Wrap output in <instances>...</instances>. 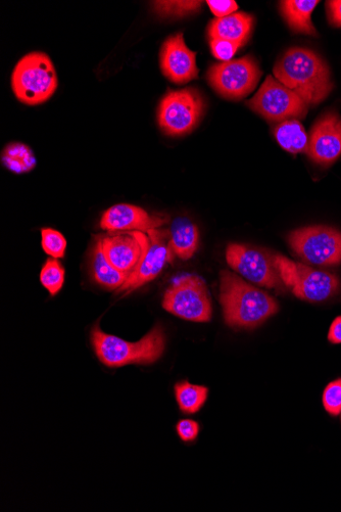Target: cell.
Returning a JSON list of instances; mask_svg holds the SVG:
<instances>
[{
	"label": "cell",
	"instance_id": "cell-25",
	"mask_svg": "<svg viewBox=\"0 0 341 512\" xmlns=\"http://www.w3.org/2000/svg\"><path fill=\"white\" fill-rule=\"evenodd\" d=\"M41 244L46 255L60 259L66 254L67 241L60 231L52 228L41 230Z\"/></svg>",
	"mask_w": 341,
	"mask_h": 512
},
{
	"label": "cell",
	"instance_id": "cell-11",
	"mask_svg": "<svg viewBox=\"0 0 341 512\" xmlns=\"http://www.w3.org/2000/svg\"><path fill=\"white\" fill-rule=\"evenodd\" d=\"M248 107L270 122L281 123L286 120L304 119L309 107L297 95L272 76H268L256 93L247 102Z\"/></svg>",
	"mask_w": 341,
	"mask_h": 512
},
{
	"label": "cell",
	"instance_id": "cell-9",
	"mask_svg": "<svg viewBox=\"0 0 341 512\" xmlns=\"http://www.w3.org/2000/svg\"><path fill=\"white\" fill-rule=\"evenodd\" d=\"M142 245V257L125 284L118 290L124 296L154 281L166 264L175 257L170 249V234L166 230L136 231Z\"/></svg>",
	"mask_w": 341,
	"mask_h": 512
},
{
	"label": "cell",
	"instance_id": "cell-18",
	"mask_svg": "<svg viewBox=\"0 0 341 512\" xmlns=\"http://www.w3.org/2000/svg\"><path fill=\"white\" fill-rule=\"evenodd\" d=\"M319 3L318 0H285L280 3L281 14L291 30L316 37L312 14Z\"/></svg>",
	"mask_w": 341,
	"mask_h": 512
},
{
	"label": "cell",
	"instance_id": "cell-5",
	"mask_svg": "<svg viewBox=\"0 0 341 512\" xmlns=\"http://www.w3.org/2000/svg\"><path fill=\"white\" fill-rule=\"evenodd\" d=\"M273 260L281 281L301 300L320 303L339 292V278L332 273L316 270L281 255L274 256Z\"/></svg>",
	"mask_w": 341,
	"mask_h": 512
},
{
	"label": "cell",
	"instance_id": "cell-24",
	"mask_svg": "<svg viewBox=\"0 0 341 512\" xmlns=\"http://www.w3.org/2000/svg\"><path fill=\"white\" fill-rule=\"evenodd\" d=\"M65 269L55 258L47 259L40 272V282L52 297L57 296L65 284Z\"/></svg>",
	"mask_w": 341,
	"mask_h": 512
},
{
	"label": "cell",
	"instance_id": "cell-26",
	"mask_svg": "<svg viewBox=\"0 0 341 512\" xmlns=\"http://www.w3.org/2000/svg\"><path fill=\"white\" fill-rule=\"evenodd\" d=\"M202 2H154L153 7L161 16L183 17L201 10Z\"/></svg>",
	"mask_w": 341,
	"mask_h": 512
},
{
	"label": "cell",
	"instance_id": "cell-10",
	"mask_svg": "<svg viewBox=\"0 0 341 512\" xmlns=\"http://www.w3.org/2000/svg\"><path fill=\"white\" fill-rule=\"evenodd\" d=\"M262 71L252 56L214 64L207 73L213 89L222 98L239 101L257 87Z\"/></svg>",
	"mask_w": 341,
	"mask_h": 512
},
{
	"label": "cell",
	"instance_id": "cell-15",
	"mask_svg": "<svg viewBox=\"0 0 341 512\" xmlns=\"http://www.w3.org/2000/svg\"><path fill=\"white\" fill-rule=\"evenodd\" d=\"M99 240L108 261L129 276L142 257V245L137 232H109L108 236H102Z\"/></svg>",
	"mask_w": 341,
	"mask_h": 512
},
{
	"label": "cell",
	"instance_id": "cell-8",
	"mask_svg": "<svg viewBox=\"0 0 341 512\" xmlns=\"http://www.w3.org/2000/svg\"><path fill=\"white\" fill-rule=\"evenodd\" d=\"M288 244L303 260L318 266L341 263V232L333 227L317 225L290 232Z\"/></svg>",
	"mask_w": 341,
	"mask_h": 512
},
{
	"label": "cell",
	"instance_id": "cell-30",
	"mask_svg": "<svg viewBox=\"0 0 341 512\" xmlns=\"http://www.w3.org/2000/svg\"><path fill=\"white\" fill-rule=\"evenodd\" d=\"M207 4L217 18H225L238 10L237 4L232 0H209Z\"/></svg>",
	"mask_w": 341,
	"mask_h": 512
},
{
	"label": "cell",
	"instance_id": "cell-12",
	"mask_svg": "<svg viewBox=\"0 0 341 512\" xmlns=\"http://www.w3.org/2000/svg\"><path fill=\"white\" fill-rule=\"evenodd\" d=\"M229 266L249 282L268 289L279 288L281 278L273 258L264 252L239 244H230L226 250Z\"/></svg>",
	"mask_w": 341,
	"mask_h": 512
},
{
	"label": "cell",
	"instance_id": "cell-16",
	"mask_svg": "<svg viewBox=\"0 0 341 512\" xmlns=\"http://www.w3.org/2000/svg\"><path fill=\"white\" fill-rule=\"evenodd\" d=\"M168 220L152 216L140 207L120 204L107 210L101 220V227L108 232H148L158 229Z\"/></svg>",
	"mask_w": 341,
	"mask_h": 512
},
{
	"label": "cell",
	"instance_id": "cell-23",
	"mask_svg": "<svg viewBox=\"0 0 341 512\" xmlns=\"http://www.w3.org/2000/svg\"><path fill=\"white\" fill-rule=\"evenodd\" d=\"M179 409L185 414H196L206 404L209 389L204 386L192 385L186 381L177 383L174 388Z\"/></svg>",
	"mask_w": 341,
	"mask_h": 512
},
{
	"label": "cell",
	"instance_id": "cell-21",
	"mask_svg": "<svg viewBox=\"0 0 341 512\" xmlns=\"http://www.w3.org/2000/svg\"><path fill=\"white\" fill-rule=\"evenodd\" d=\"M273 134L280 147L291 154L307 153L309 136L303 124L297 120H286L278 123Z\"/></svg>",
	"mask_w": 341,
	"mask_h": 512
},
{
	"label": "cell",
	"instance_id": "cell-14",
	"mask_svg": "<svg viewBox=\"0 0 341 512\" xmlns=\"http://www.w3.org/2000/svg\"><path fill=\"white\" fill-rule=\"evenodd\" d=\"M163 74L173 83L185 84L199 78L197 53L190 51L182 33L170 36L160 53Z\"/></svg>",
	"mask_w": 341,
	"mask_h": 512
},
{
	"label": "cell",
	"instance_id": "cell-19",
	"mask_svg": "<svg viewBox=\"0 0 341 512\" xmlns=\"http://www.w3.org/2000/svg\"><path fill=\"white\" fill-rule=\"evenodd\" d=\"M200 234L196 224L187 219H177L170 232L169 246L174 256L190 259L199 248Z\"/></svg>",
	"mask_w": 341,
	"mask_h": 512
},
{
	"label": "cell",
	"instance_id": "cell-1",
	"mask_svg": "<svg viewBox=\"0 0 341 512\" xmlns=\"http://www.w3.org/2000/svg\"><path fill=\"white\" fill-rule=\"evenodd\" d=\"M273 73L277 81L296 92L309 108L326 100L334 87L326 61L305 48L286 51Z\"/></svg>",
	"mask_w": 341,
	"mask_h": 512
},
{
	"label": "cell",
	"instance_id": "cell-29",
	"mask_svg": "<svg viewBox=\"0 0 341 512\" xmlns=\"http://www.w3.org/2000/svg\"><path fill=\"white\" fill-rule=\"evenodd\" d=\"M201 427L199 423L192 420H182L176 426V432L179 438L185 443L196 441L200 435Z\"/></svg>",
	"mask_w": 341,
	"mask_h": 512
},
{
	"label": "cell",
	"instance_id": "cell-20",
	"mask_svg": "<svg viewBox=\"0 0 341 512\" xmlns=\"http://www.w3.org/2000/svg\"><path fill=\"white\" fill-rule=\"evenodd\" d=\"M91 269L94 281L110 291L119 290L127 281L128 275L116 269L106 258L101 242L97 238L91 256Z\"/></svg>",
	"mask_w": 341,
	"mask_h": 512
},
{
	"label": "cell",
	"instance_id": "cell-7",
	"mask_svg": "<svg viewBox=\"0 0 341 512\" xmlns=\"http://www.w3.org/2000/svg\"><path fill=\"white\" fill-rule=\"evenodd\" d=\"M206 105L199 90H169L158 109V122L170 136L190 133L202 120Z\"/></svg>",
	"mask_w": 341,
	"mask_h": 512
},
{
	"label": "cell",
	"instance_id": "cell-6",
	"mask_svg": "<svg viewBox=\"0 0 341 512\" xmlns=\"http://www.w3.org/2000/svg\"><path fill=\"white\" fill-rule=\"evenodd\" d=\"M163 308L185 320L210 321L212 302L204 279L192 274L176 278L164 295Z\"/></svg>",
	"mask_w": 341,
	"mask_h": 512
},
{
	"label": "cell",
	"instance_id": "cell-4",
	"mask_svg": "<svg viewBox=\"0 0 341 512\" xmlns=\"http://www.w3.org/2000/svg\"><path fill=\"white\" fill-rule=\"evenodd\" d=\"M58 75L50 57L35 52L22 58L12 74L16 98L28 106L50 100L58 89Z\"/></svg>",
	"mask_w": 341,
	"mask_h": 512
},
{
	"label": "cell",
	"instance_id": "cell-13",
	"mask_svg": "<svg viewBox=\"0 0 341 512\" xmlns=\"http://www.w3.org/2000/svg\"><path fill=\"white\" fill-rule=\"evenodd\" d=\"M308 156L316 164L330 166L341 156V115L330 111L313 125Z\"/></svg>",
	"mask_w": 341,
	"mask_h": 512
},
{
	"label": "cell",
	"instance_id": "cell-31",
	"mask_svg": "<svg viewBox=\"0 0 341 512\" xmlns=\"http://www.w3.org/2000/svg\"><path fill=\"white\" fill-rule=\"evenodd\" d=\"M329 24L341 28V0H329L326 3Z\"/></svg>",
	"mask_w": 341,
	"mask_h": 512
},
{
	"label": "cell",
	"instance_id": "cell-27",
	"mask_svg": "<svg viewBox=\"0 0 341 512\" xmlns=\"http://www.w3.org/2000/svg\"><path fill=\"white\" fill-rule=\"evenodd\" d=\"M323 406L331 416L341 413V379L331 382L323 392Z\"/></svg>",
	"mask_w": 341,
	"mask_h": 512
},
{
	"label": "cell",
	"instance_id": "cell-3",
	"mask_svg": "<svg viewBox=\"0 0 341 512\" xmlns=\"http://www.w3.org/2000/svg\"><path fill=\"white\" fill-rule=\"evenodd\" d=\"M91 343L97 358L106 366L115 368L157 362L165 351L166 337L161 325H157L140 341L131 343L108 335L95 325L91 331Z\"/></svg>",
	"mask_w": 341,
	"mask_h": 512
},
{
	"label": "cell",
	"instance_id": "cell-28",
	"mask_svg": "<svg viewBox=\"0 0 341 512\" xmlns=\"http://www.w3.org/2000/svg\"><path fill=\"white\" fill-rule=\"evenodd\" d=\"M210 45L213 56L217 60L229 62L232 61L242 44L224 39H211Z\"/></svg>",
	"mask_w": 341,
	"mask_h": 512
},
{
	"label": "cell",
	"instance_id": "cell-17",
	"mask_svg": "<svg viewBox=\"0 0 341 512\" xmlns=\"http://www.w3.org/2000/svg\"><path fill=\"white\" fill-rule=\"evenodd\" d=\"M254 18L246 13H234L225 18H216L210 23V39H224L245 44L253 30Z\"/></svg>",
	"mask_w": 341,
	"mask_h": 512
},
{
	"label": "cell",
	"instance_id": "cell-2",
	"mask_svg": "<svg viewBox=\"0 0 341 512\" xmlns=\"http://www.w3.org/2000/svg\"><path fill=\"white\" fill-rule=\"evenodd\" d=\"M220 302L225 322L236 329H255L279 308L270 295L226 270L220 276Z\"/></svg>",
	"mask_w": 341,
	"mask_h": 512
},
{
	"label": "cell",
	"instance_id": "cell-22",
	"mask_svg": "<svg viewBox=\"0 0 341 512\" xmlns=\"http://www.w3.org/2000/svg\"><path fill=\"white\" fill-rule=\"evenodd\" d=\"M2 163L5 168L17 175L30 173L37 166L32 149L22 143L7 145L2 153Z\"/></svg>",
	"mask_w": 341,
	"mask_h": 512
},
{
	"label": "cell",
	"instance_id": "cell-32",
	"mask_svg": "<svg viewBox=\"0 0 341 512\" xmlns=\"http://www.w3.org/2000/svg\"><path fill=\"white\" fill-rule=\"evenodd\" d=\"M328 341L334 345L341 344V316H338L332 322L328 333Z\"/></svg>",
	"mask_w": 341,
	"mask_h": 512
}]
</instances>
